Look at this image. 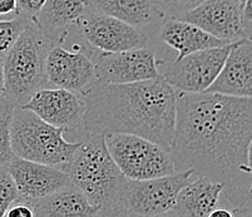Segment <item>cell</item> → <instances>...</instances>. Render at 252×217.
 <instances>
[{
    "label": "cell",
    "instance_id": "cell-1",
    "mask_svg": "<svg viewBox=\"0 0 252 217\" xmlns=\"http://www.w3.org/2000/svg\"><path fill=\"white\" fill-rule=\"evenodd\" d=\"M171 156L177 172L193 171L236 191L240 214L249 200L247 152L252 139V98L176 89Z\"/></svg>",
    "mask_w": 252,
    "mask_h": 217
},
{
    "label": "cell",
    "instance_id": "cell-2",
    "mask_svg": "<svg viewBox=\"0 0 252 217\" xmlns=\"http://www.w3.org/2000/svg\"><path fill=\"white\" fill-rule=\"evenodd\" d=\"M86 102L79 131L129 133L171 150L176 128V89L159 75L133 83L95 79L81 93Z\"/></svg>",
    "mask_w": 252,
    "mask_h": 217
},
{
    "label": "cell",
    "instance_id": "cell-3",
    "mask_svg": "<svg viewBox=\"0 0 252 217\" xmlns=\"http://www.w3.org/2000/svg\"><path fill=\"white\" fill-rule=\"evenodd\" d=\"M81 136L68 175L94 207L97 216H111L126 177L112 158L104 133L86 132Z\"/></svg>",
    "mask_w": 252,
    "mask_h": 217
},
{
    "label": "cell",
    "instance_id": "cell-4",
    "mask_svg": "<svg viewBox=\"0 0 252 217\" xmlns=\"http://www.w3.org/2000/svg\"><path fill=\"white\" fill-rule=\"evenodd\" d=\"M63 128L49 124L34 112L15 107L10 125V146L14 156L44 163L68 173L81 139L69 142Z\"/></svg>",
    "mask_w": 252,
    "mask_h": 217
},
{
    "label": "cell",
    "instance_id": "cell-5",
    "mask_svg": "<svg viewBox=\"0 0 252 217\" xmlns=\"http://www.w3.org/2000/svg\"><path fill=\"white\" fill-rule=\"evenodd\" d=\"M54 43L33 19L3 58L5 95L23 106L33 93L48 83L45 61Z\"/></svg>",
    "mask_w": 252,
    "mask_h": 217
},
{
    "label": "cell",
    "instance_id": "cell-6",
    "mask_svg": "<svg viewBox=\"0 0 252 217\" xmlns=\"http://www.w3.org/2000/svg\"><path fill=\"white\" fill-rule=\"evenodd\" d=\"M197 173L181 171L150 180L126 178L111 216H167L177 196Z\"/></svg>",
    "mask_w": 252,
    "mask_h": 217
},
{
    "label": "cell",
    "instance_id": "cell-7",
    "mask_svg": "<svg viewBox=\"0 0 252 217\" xmlns=\"http://www.w3.org/2000/svg\"><path fill=\"white\" fill-rule=\"evenodd\" d=\"M105 145L129 180H150L177 172L171 152L151 139L129 133H105Z\"/></svg>",
    "mask_w": 252,
    "mask_h": 217
},
{
    "label": "cell",
    "instance_id": "cell-8",
    "mask_svg": "<svg viewBox=\"0 0 252 217\" xmlns=\"http://www.w3.org/2000/svg\"><path fill=\"white\" fill-rule=\"evenodd\" d=\"M232 44L198 50L167 63L161 75L177 91L206 92L219 77Z\"/></svg>",
    "mask_w": 252,
    "mask_h": 217
},
{
    "label": "cell",
    "instance_id": "cell-9",
    "mask_svg": "<svg viewBox=\"0 0 252 217\" xmlns=\"http://www.w3.org/2000/svg\"><path fill=\"white\" fill-rule=\"evenodd\" d=\"M87 44L102 53L136 49L148 44L147 34L111 15L89 9L75 24Z\"/></svg>",
    "mask_w": 252,
    "mask_h": 217
},
{
    "label": "cell",
    "instance_id": "cell-10",
    "mask_svg": "<svg viewBox=\"0 0 252 217\" xmlns=\"http://www.w3.org/2000/svg\"><path fill=\"white\" fill-rule=\"evenodd\" d=\"M94 63L95 78L105 83H133L161 75L155 52L147 45L123 52L100 53Z\"/></svg>",
    "mask_w": 252,
    "mask_h": 217
},
{
    "label": "cell",
    "instance_id": "cell-11",
    "mask_svg": "<svg viewBox=\"0 0 252 217\" xmlns=\"http://www.w3.org/2000/svg\"><path fill=\"white\" fill-rule=\"evenodd\" d=\"M22 107L65 132L79 131L86 112V102L81 93L58 87L38 89Z\"/></svg>",
    "mask_w": 252,
    "mask_h": 217
},
{
    "label": "cell",
    "instance_id": "cell-12",
    "mask_svg": "<svg viewBox=\"0 0 252 217\" xmlns=\"http://www.w3.org/2000/svg\"><path fill=\"white\" fill-rule=\"evenodd\" d=\"M178 19L192 23L230 44L249 38L242 17V0H205Z\"/></svg>",
    "mask_w": 252,
    "mask_h": 217
},
{
    "label": "cell",
    "instance_id": "cell-13",
    "mask_svg": "<svg viewBox=\"0 0 252 217\" xmlns=\"http://www.w3.org/2000/svg\"><path fill=\"white\" fill-rule=\"evenodd\" d=\"M48 83L82 93L95 81V63L79 50L64 49L59 44L49 48L45 61Z\"/></svg>",
    "mask_w": 252,
    "mask_h": 217
},
{
    "label": "cell",
    "instance_id": "cell-14",
    "mask_svg": "<svg viewBox=\"0 0 252 217\" xmlns=\"http://www.w3.org/2000/svg\"><path fill=\"white\" fill-rule=\"evenodd\" d=\"M14 180L19 200L42 198L72 184L67 172L44 163L14 156L6 166Z\"/></svg>",
    "mask_w": 252,
    "mask_h": 217
},
{
    "label": "cell",
    "instance_id": "cell-15",
    "mask_svg": "<svg viewBox=\"0 0 252 217\" xmlns=\"http://www.w3.org/2000/svg\"><path fill=\"white\" fill-rule=\"evenodd\" d=\"M206 92L252 98V39L233 43L219 77Z\"/></svg>",
    "mask_w": 252,
    "mask_h": 217
},
{
    "label": "cell",
    "instance_id": "cell-16",
    "mask_svg": "<svg viewBox=\"0 0 252 217\" xmlns=\"http://www.w3.org/2000/svg\"><path fill=\"white\" fill-rule=\"evenodd\" d=\"M226 185L211 181L198 176L180 191L175 206L167 216L177 217H210L211 212L219 207L220 198Z\"/></svg>",
    "mask_w": 252,
    "mask_h": 217
},
{
    "label": "cell",
    "instance_id": "cell-17",
    "mask_svg": "<svg viewBox=\"0 0 252 217\" xmlns=\"http://www.w3.org/2000/svg\"><path fill=\"white\" fill-rule=\"evenodd\" d=\"M158 34L162 42L172 49L177 50L178 57L176 61H180L193 52L230 44L192 23L176 18H164Z\"/></svg>",
    "mask_w": 252,
    "mask_h": 217
},
{
    "label": "cell",
    "instance_id": "cell-18",
    "mask_svg": "<svg viewBox=\"0 0 252 217\" xmlns=\"http://www.w3.org/2000/svg\"><path fill=\"white\" fill-rule=\"evenodd\" d=\"M25 202L39 217L97 216V211L89 203L88 198L73 184L57 189L45 197L27 200Z\"/></svg>",
    "mask_w": 252,
    "mask_h": 217
},
{
    "label": "cell",
    "instance_id": "cell-19",
    "mask_svg": "<svg viewBox=\"0 0 252 217\" xmlns=\"http://www.w3.org/2000/svg\"><path fill=\"white\" fill-rule=\"evenodd\" d=\"M86 10V0H47L33 20L54 44H59L65 39L68 28L77 24Z\"/></svg>",
    "mask_w": 252,
    "mask_h": 217
},
{
    "label": "cell",
    "instance_id": "cell-20",
    "mask_svg": "<svg viewBox=\"0 0 252 217\" xmlns=\"http://www.w3.org/2000/svg\"><path fill=\"white\" fill-rule=\"evenodd\" d=\"M87 6L134 27H146L163 20L164 14L153 0H86Z\"/></svg>",
    "mask_w": 252,
    "mask_h": 217
},
{
    "label": "cell",
    "instance_id": "cell-21",
    "mask_svg": "<svg viewBox=\"0 0 252 217\" xmlns=\"http://www.w3.org/2000/svg\"><path fill=\"white\" fill-rule=\"evenodd\" d=\"M17 104L6 95L0 98V167L8 166L14 153L10 146V125Z\"/></svg>",
    "mask_w": 252,
    "mask_h": 217
},
{
    "label": "cell",
    "instance_id": "cell-22",
    "mask_svg": "<svg viewBox=\"0 0 252 217\" xmlns=\"http://www.w3.org/2000/svg\"><path fill=\"white\" fill-rule=\"evenodd\" d=\"M32 18L17 14L11 19H0V58H4Z\"/></svg>",
    "mask_w": 252,
    "mask_h": 217
},
{
    "label": "cell",
    "instance_id": "cell-23",
    "mask_svg": "<svg viewBox=\"0 0 252 217\" xmlns=\"http://www.w3.org/2000/svg\"><path fill=\"white\" fill-rule=\"evenodd\" d=\"M153 1L163 13L164 17L178 19L196 9L205 0H153Z\"/></svg>",
    "mask_w": 252,
    "mask_h": 217
},
{
    "label": "cell",
    "instance_id": "cell-24",
    "mask_svg": "<svg viewBox=\"0 0 252 217\" xmlns=\"http://www.w3.org/2000/svg\"><path fill=\"white\" fill-rule=\"evenodd\" d=\"M18 198V189L15 182L9 172L8 167H0V217L5 215V211L11 203Z\"/></svg>",
    "mask_w": 252,
    "mask_h": 217
},
{
    "label": "cell",
    "instance_id": "cell-25",
    "mask_svg": "<svg viewBox=\"0 0 252 217\" xmlns=\"http://www.w3.org/2000/svg\"><path fill=\"white\" fill-rule=\"evenodd\" d=\"M45 1L47 0H17L18 13L34 19L40 13Z\"/></svg>",
    "mask_w": 252,
    "mask_h": 217
},
{
    "label": "cell",
    "instance_id": "cell-26",
    "mask_svg": "<svg viewBox=\"0 0 252 217\" xmlns=\"http://www.w3.org/2000/svg\"><path fill=\"white\" fill-rule=\"evenodd\" d=\"M5 217H35L34 215L33 209L29 206L28 203L25 202V201L17 200L14 202L11 203L10 206L8 207V210L5 211Z\"/></svg>",
    "mask_w": 252,
    "mask_h": 217
},
{
    "label": "cell",
    "instance_id": "cell-27",
    "mask_svg": "<svg viewBox=\"0 0 252 217\" xmlns=\"http://www.w3.org/2000/svg\"><path fill=\"white\" fill-rule=\"evenodd\" d=\"M11 14H19L17 0H0V17Z\"/></svg>",
    "mask_w": 252,
    "mask_h": 217
},
{
    "label": "cell",
    "instance_id": "cell-28",
    "mask_svg": "<svg viewBox=\"0 0 252 217\" xmlns=\"http://www.w3.org/2000/svg\"><path fill=\"white\" fill-rule=\"evenodd\" d=\"M242 17L244 22H252V0H242Z\"/></svg>",
    "mask_w": 252,
    "mask_h": 217
},
{
    "label": "cell",
    "instance_id": "cell-29",
    "mask_svg": "<svg viewBox=\"0 0 252 217\" xmlns=\"http://www.w3.org/2000/svg\"><path fill=\"white\" fill-rule=\"evenodd\" d=\"M235 216L232 210L227 209V207H216L214 211L211 212L210 217H232Z\"/></svg>",
    "mask_w": 252,
    "mask_h": 217
},
{
    "label": "cell",
    "instance_id": "cell-30",
    "mask_svg": "<svg viewBox=\"0 0 252 217\" xmlns=\"http://www.w3.org/2000/svg\"><path fill=\"white\" fill-rule=\"evenodd\" d=\"M247 161H249V181L251 185V189H250L249 198L252 196V139L249 146V152H247Z\"/></svg>",
    "mask_w": 252,
    "mask_h": 217
},
{
    "label": "cell",
    "instance_id": "cell-31",
    "mask_svg": "<svg viewBox=\"0 0 252 217\" xmlns=\"http://www.w3.org/2000/svg\"><path fill=\"white\" fill-rule=\"evenodd\" d=\"M5 95V83H4L3 58H0V98Z\"/></svg>",
    "mask_w": 252,
    "mask_h": 217
},
{
    "label": "cell",
    "instance_id": "cell-32",
    "mask_svg": "<svg viewBox=\"0 0 252 217\" xmlns=\"http://www.w3.org/2000/svg\"><path fill=\"white\" fill-rule=\"evenodd\" d=\"M245 31H246L247 36H249L250 39H252V22L245 23Z\"/></svg>",
    "mask_w": 252,
    "mask_h": 217
},
{
    "label": "cell",
    "instance_id": "cell-33",
    "mask_svg": "<svg viewBox=\"0 0 252 217\" xmlns=\"http://www.w3.org/2000/svg\"><path fill=\"white\" fill-rule=\"evenodd\" d=\"M1 18H3V17H0V19H1Z\"/></svg>",
    "mask_w": 252,
    "mask_h": 217
}]
</instances>
